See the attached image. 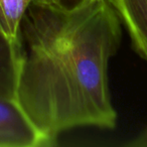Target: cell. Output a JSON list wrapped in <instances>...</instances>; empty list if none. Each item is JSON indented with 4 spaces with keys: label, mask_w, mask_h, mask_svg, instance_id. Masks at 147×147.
Masks as SVG:
<instances>
[{
    "label": "cell",
    "mask_w": 147,
    "mask_h": 147,
    "mask_svg": "<svg viewBox=\"0 0 147 147\" xmlns=\"http://www.w3.org/2000/svg\"><path fill=\"white\" fill-rule=\"evenodd\" d=\"M122 38L109 0L67 10L32 0L17 31L15 99L49 146L76 127L114 129L108 67Z\"/></svg>",
    "instance_id": "6da1fadb"
},
{
    "label": "cell",
    "mask_w": 147,
    "mask_h": 147,
    "mask_svg": "<svg viewBox=\"0 0 147 147\" xmlns=\"http://www.w3.org/2000/svg\"><path fill=\"white\" fill-rule=\"evenodd\" d=\"M49 146L15 98L0 97V147Z\"/></svg>",
    "instance_id": "7a4b0ae2"
},
{
    "label": "cell",
    "mask_w": 147,
    "mask_h": 147,
    "mask_svg": "<svg viewBox=\"0 0 147 147\" xmlns=\"http://www.w3.org/2000/svg\"><path fill=\"white\" fill-rule=\"evenodd\" d=\"M130 36L133 49L147 61V0H109Z\"/></svg>",
    "instance_id": "3957f363"
},
{
    "label": "cell",
    "mask_w": 147,
    "mask_h": 147,
    "mask_svg": "<svg viewBox=\"0 0 147 147\" xmlns=\"http://www.w3.org/2000/svg\"><path fill=\"white\" fill-rule=\"evenodd\" d=\"M18 75L16 41L0 29V97L15 98Z\"/></svg>",
    "instance_id": "277c9868"
},
{
    "label": "cell",
    "mask_w": 147,
    "mask_h": 147,
    "mask_svg": "<svg viewBox=\"0 0 147 147\" xmlns=\"http://www.w3.org/2000/svg\"><path fill=\"white\" fill-rule=\"evenodd\" d=\"M32 0H0V12L5 23L6 35L16 41L17 31L25 10Z\"/></svg>",
    "instance_id": "5b68a950"
},
{
    "label": "cell",
    "mask_w": 147,
    "mask_h": 147,
    "mask_svg": "<svg viewBox=\"0 0 147 147\" xmlns=\"http://www.w3.org/2000/svg\"><path fill=\"white\" fill-rule=\"evenodd\" d=\"M124 145L129 147H147V124L138 135L124 143Z\"/></svg>",
    "instance_id": "8992f818"
},
{
    "label": "cell",
    "mask_w": 147,
    "mask_h": 147,
    "mask_svg": "<svg viewBox=\"0 0 147 147\" xmlns=\"http://www.w3.org/2000/svg\"><path fill=\"white\" fill-rule=\"evenodd\" d=\"M91 1H93V0H55V3L61 8L71 10V9L83 6Z\"/></svg>",
    "instance_id": "52a82bcc"
},
{
    "label": "cell",
    "mask_w": 147,
    "mask_h": 147,
    "mask_svg": "<svg viewBox=\"0 0 147 147\" xmlns=\"http://www.w3.org/2000/svg\"><path fill=\"white\" fill-rule=\"evenodd\" d=\"M0 29L3 31V32L6 34V31H5V23H4V19L2 17V14L0 12Z\"/></svg>",
    "instance_id": "ba28073f"
},
{
    "label": "cell",
    "mask_w": 147,
    "mask_h": 147,
    "mask_svg": "<svg viewBox=\"0 0 147 147\" xmlns=\"http://www.w3.org/2000/svg\"><path fill=\"white\" fill-rule=\"evenodd\" d=\"M45 1H49V2H55V0H45Z\"/></svg>",
    "instance_id": "9c48e42d"
}]
</instances>
